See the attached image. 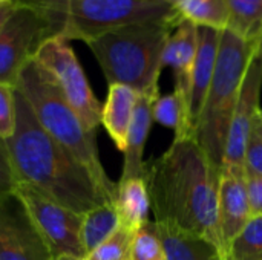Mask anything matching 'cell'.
<instances>
[{
  "instance_id": "6da1fadb",
  "label": "cell",
  "mask_w": 262,
  "mask_h": 260,
  "mask_svg": "<svg viewBox=\"0 0 262 260\" xmlns=\"http://www.w3.org/2000/svg\"><path fill=\"white\" fill-rule=\"evenodd\" d=\"M221 170L193 135H181L161 156L146 161L143 178L154 222L207 239L224 259L218 227Z\"/></svg>"
},
{
  "instance_id": "7a4b0ae2",
  "label": "cell",
  "mask_w": 262,
  "mask_h": 260,
  "mask_svg": "<svg viewBox=\"0 0 262 260\" xmlns=\"http://www.w3.org/2000/svg\"><path fill=\"white\" fill-rule=\"evenodd\" d=\"M6 146L18 184L78 215L114 202L80 159L41 129L18 90L17 127Z\"/></svg>"
},
{
  "instance_id": "3957f363",
  "label": "cell",
  "mask_w": 262,
  "mask_h": 260,
  "mask_svg": "<svg viewBox=\"0 0 262 260\" xmlns=\"http://www.w3.org/2000/svg\"><path fill=\"white\" fill-rule=\"evenodd\" d=\"M178 23L143 21L127 25L86 41L107 84H123L140 95L158 97L166 43Z\"/></svg>"
},
{
  "instance_id": "277c9868",
  "label": "cell",
  "mask_w": 262,
  "mask_h": 260,
  "mask_svg": "<svg viewBox=\"0 0 262 260\" xmlns=\"http://www.w3.org/2000/svg\"><path fill=\"white\" fill-rule=\"evenodd\" d=\"M15 89L29 104L41 129L77 156L91 172L100 188L115 201L117 182L107 176L100 161L97 132L86 129L80 116L64 100L54 80L34 58L21 69Z\"/></svg>"
},
{
  "instance_id": "5b68a950",
  "label": "cell",
  "mask_w": 262,
  "mask_h": 260,
  "mask_svg": "<svg viewBox=\"0 0 262 260\" xmlns=\"http://www.w3.org/2000/svg\"><path fill=\"white\" fill-rule=\"evenodd\" d=\"M258 41L246 40L229 29L221 32L215 72L193 129V136L210 159L223 167L232 116L238 103L249 61Z\"/></svg>"
},
{
  "instance_id": "8992f818",
  "label": "cell",
  "mask_w": 262,
  "mask_h": 260,
  "mask_svg": "<svg viewBox=\"0 0 262 260\" xmlns=\"http://www.w3.org/2000/svg\"><path fill=\"white\" fill-rule=\"evenodd\" d=\"M40 11L46 18L49 37L84 43L134 23L183 21L170 0H45Z\"/></svg>"
},
{
  "instance_id": "52a82bcc",
  "label": "cell",
  "mask_w": 262,
  "mask_h": 260,
  "mask_svg": "<svg viewBox=\"0 0 262 260\" xmlns=\"http://www.w3.org/2000/svg\"><path fill=\"white\" fill-rule=\"evenodd\" d=\"M34 60L49 74L86 129L97 132L101 126L103 104L94 95L86 74L69 41L58 35L48 37L35 51Z\"/></svg>"
},
{
  "instance_id": "ba28073f",
  "label": "cell",
  "mask_w": 262,
  "mask_h": 260,
  "mask_svg": "<svg viewBox=\"0 0 262 260\" xmlns=\"http://www.w3.org/2000/svg\"><path fill=\"white\" fill-rule=\"evenodd\" d=\"M14 193L21 201L31 221L34 222L54 257H86L80 239L83 215H78L48 199L25 184H18Z\"/></svg>"
},
{
  "instance_id": "9c48e42d",
  "label": "cell",
  "mask_w": 262,
  "mask_h": 260,
  "mask_svg": "<svg viewBox=\"0 0 262 260\" xmlns=\"http://www.w3.org/2000/svg\"><path fill=\"white\" fill-rule=\"evenodd\" d=\"M48 37V23L38 8L15 6L0 29V83L15 86L21 69Z\"/></svg>"
},
{
  "instance_id": "30bf717a",
  "label": "cell",
  "mask_w": 262,
  "mask_h": 260,
  "mask_svg": "<svg viewBox=\"0 0 262 260\" xmlns=\"http://www.w3.org/2000/svg\"><path fill=\"white\" fill-rule=\"evenodd\" d=\"M54 256L15 193L0 199V260H52Z\"/></svg>"
},
{
  "instance_id": "8fae6325",
  "label": "cell",
  "mask_w": 262,
  "mask_h": 260,
  "mask_svg": "<svg viewBox=\"0 0 262 260\" xmlns=\"http://www.w3.org/2000/svg\"><path fill=\"white\" fill-rule=\"evenodd\" d=\"M262 38L259 40L244 75L238 103L232 116L223 167H244V150L250 129L261 112Z\"/></svg>"
},
{
  "instance_id": "7c38bea8",
  "label": "cell",
  "mask_w": 262,
  "mask_h": 260,
  "mask_svg": "<svg viewBox=\"0 0 262 260\" xmlns=\"http://www.w3.org/2000/svg\"><path fill=\"white\" fill-rule=\"evenodd\" d=\"M244 167H223L218 198V227L224 259L233 239L250 221Z\"/></svg>"
},
{
  "instance_id": "4fadbf2b",
  "label": "cell",
  "mask_w": 262,
  "mask_h": 260,
  "mask_svg": "<svg viewBox=\"0 0 262 260\" xmlns=\"http://www.w3.org/2000/svg\"><path fill=\"white\" fill-rule=\"evenodd\" d=\"M196 49H198V26L187 20H183L173 28L163 54V66L170 67L173 70L175 92L184 101L187 115H189L190 80H192V69L196 57Z\"/></svg>"
},
{
  "instance_id": "5bb4252c",
  "label": "cell",
  "mask_w": 262,
  "mask_h": 260,
  "mask_svg": "<svg viewBox=\"0 0 262 260\" xmlns=\"http://www.w3.org/2000/svg\"><path fill=\"white\" fill-rule=\"evenodd\" d=\"M221 32L223 31L220 29L198 26V49L192 69L190 92H189V120H190L192 135L198 116L203 110L209 92V86L212 83V77L215 72Z\"/></svg>"
},
{
  "instance_id": "9a60e30c",
  "label": "cell",
  "mask_w": 262,
  "mask_h": 260,
  "mask_svg": "<svg viewBox=\"0 0 262 260\" xmlns=\"http://www.w3.org/2000/svg\"><path fill=\"white\" fill-rule=\"evenodd\" d=\"M157 100L155 95H138L135 110H134V118L130 123V129L127 133V143L124 149V162H123V170L120 181L130 179V178H143L144 175V147L146 141L154 123L152 116V106L154 101Z\"/></svg>"
},
{
  "instance_id": "2e32d148",
  "label": "cell",
  "mask_w": 262,
  "mask_h": 260,
  "mask_svg": "<svg viewBox=\"0 0 262 260\" xmlns=\"http://www.w3.org/2000/svg\"><path fill=\"white\" fill-rule=\"evenodd\" d=\"M138 92L123 84H109L107 97L103 104L101 126L120 152H124L127 133L134 118Z\"/></svg>"
},
{
  "instance_id": "e0dca14e",
  "label": "cell",
  "mask_w": 262,
  "mask_h": 260,
  "mask_svg": "<svg viewBox=\"0 0 262 260\" xmlns=\"http://www.w3.org/2000/svg\"><path fill=\"white\" fill-rule=\"evenodd\" d=\"M114 205L120 218V225L132 231L149 222L150 198L144 178L118 181Z\"/></svg>"
},
{
  "instance_id": "ac0fdd59",
  "label": "cell",
  "mask_w": 262,
  "mask_h": 260,
  "mask_svg": "<svg viewBox=\"0 0 262 260\" xmlns=\"http://www.w3.org/2000/svg\"><path fill=\"white\" fill-rule=\"evenodd\" d=\"M154 224L163 242L167 260H224L221 251L207 239L157 222Z\"/></svg>"
},
{
  "instance_id": "d6986e66",
  "label": "cell",
  "mask_w": 262,
  "mask_h": 260,
  "mask_svg": "<svg viewBox=\"0 0 262 260\" xmlns=\"http://www.w3.org/2000/svg\"><path fill=\"white\" fill-rule=\"evenodd\" d=\"M120 227V218L114 202L101 204L83 215L80 239L84 254L88 256L106 239H109Z\"/></svg>"
},
{
  "instance_id": "ffe728a7",
  "label": "cell",
  "mask_w": 262,
  "mask_h": 260,
  "mask_svg": "<svg viewBox=\"0 0 262 260\" xmlns=\"http://www.w3.org/2000/svg\"><path fill=\"white\" fill-rule=\"evenodd\" d=\"M180 20H187L196 26L224 31L229 12L226 0H170Z\"/></svg>"
},
{
  "instance_id": "44dd1931",
  "label": "cell",
  "mask_w": 262,
  "mask_h": 260,
  "mask_svg": "<svg viewBox=\"0 0 262 260\" xmlns=\"http://www.w3.org/2000/svg\"><path fill=\"white\" fill-rule=\"evenodd\" d=\"M230 32L258 41L262 38V0H226Z\"/></svg>"
},
{
  "instance_id": "7402d4cb",
  "label": "cell",
  "mask_w": 262,
  "mask_h": 260,
  "mask_svg": "<svg viewBox=\"0 0 262 260\" xmlns=\"http://www.w3.org/2000/svg\"><path fill=\"white\" fill-rule=\"evenodd\" d=\"M152 116L155 123L172 129L175 136L192 135L186 104L175 90L172 93L157 97L152 106Z\"/></svg>"
},
{
  "instance_id": "603a6c76",
  "label": "cell",
  "mask_w": 262,
  "mask_h": 260,
  "mask_svg": "<svg viewBox=\"0 0 262 260\" xmlns=\"http://www.w3.org/2000/svg\"><path fill=\"white\" fill-rule=\"evenodd\" d=\"M224 260H262V216L250 218L230 244Z\"/></svg>"
},
{
  "instance_id": "cb8c5ba5",
  "label": "cell",
  "mask_w": 262,
  "mask_h": 260,
  "mask_svg": "<svg viewBox=\"0 0 262 260\" xmlns=\"http://www.w3.org/2000/svg\"><path fill=\"white\" fill-rule=\"evenodd\" d=\"M130 260H167L154 221L146 222L135 231L130 248Z\"/></svg>"
},
{
  "instance_id": "d4e9b609",
  "label": "cell",
  "mask_w": 262,
  "mask_h": 260,
  "mask_svg": "<svg viewBox=\"0 0 262 260\" xmlns=\"http://www.w3.org/2000/svg\"><path fill=\"white\" fill-rule=\"evenodd\" d=\"M135 231L120 225L118 230L91 251L84 260H130V248Z\"/></svg>"
},
{
  "instance_id": "484cf974",
  "label": "cell",
  "mask_w": 262,
  "mask_h": 260,
  "mask_svg": "<svg viewBox=\"0 0 262 260\" xmlns=\"http://www.w3.org/2000/svg\"><path fill=\"white\" fill-rule=\"evenodd\" d=\"M17 127V89L0 83V138L9 141Z\"/></svg>"
},
{
  "instance_id": "4316f807",
  "label": "cell",
  "mask_w": 262,
  "mask_h": 260,
  "mask_svg": "<svg viewBox=\"0 0 262 260\" xmlns=\"http://www.w3.org/2000/svg\"><path fill=\"white\" fill-rule=\"evenodd\" d=\"M244 172L247 175L262 176V120H255L244 150Z\"/></svg>"
},
{
  "instance_id": "83f0119b",
  "label": "cell",
  "mask_w": 262,
  "mask_h": 260,
  "mask_svg": "<svg viewBox=\"0 0 262 260\" xmlns=\"http://www.w3.org/2000/svg\"><path fill=\"white\" fill-rule=\"evenodd\" d=\"M18 185V179L15 176L9 150L6 141L0 138V199L14 193Z\"/></svg>"
},
{
  "instance_id": "f1b7e54d",
  "label": "cell",
  "mask_w": 262,
  "mask_h": 260,
  "mask_svg": "<svg viewBox=\"0 0 262 260\" xmlns=\"http://www.w3.org/2000/svg\"><path fill=\"white\" fill-rule=\"evenodd\" d=\"M246 192L249 199L250 216H262V176L246 173Z\"/></svg>"
},
{
  "instance_id": "f546056e",
  "label": "cell",
  "mask_w": 262,
  "mask_h": 260,
  "mask_svg": "<svg viewBox=\"0 0 262 260\" xmlns=\"http://www.w3.org/2000/svg\"><path fill=\"white\" fill-rule=\"evenodd\" d=\"M15 6H32V8H41L45 0H9Z\"/></svg>"
},
{
  "instance_id": "4dcf8cb0",
  "label": "cell",
  "mask_w": 262,
  "mask_h": 260,
  "mask_svg": "<svg viewBox=\"0 0 262 260\" xmlns=\"http://www.w3.org/2000/svg\"><path fill=\"white\" fill-rule=\"evenodd\" d=\"M14 8H15V5H8V6H2V8H0V29H2V26L5 25L6 18L9 17V14L12 12Z\"/></svg>"
},
{
  "instance_id": "1f68e13d",
  "label": "cell",
  "mask_w": 262,
  "mask_h": 260,
  "mask_svg": "<svg viewBox=\"0 0 262 260\" xmlns=\"http://www.w3.org/2000/svg\"><path fill=\"white\" fill-rule=\"evenodd\" d=\"M52 260H84V259H80V257H72V256H58V257H54Z\"/></svg>"
},
{
  "instance_id": "d6a6232c",
  "label": "cell",
  "mask_w": 262,
  "mask_h": 260,
  "mask_svg": "<svg viewBox=\"0 0 262 260\" xmlns=\"http://www.w3.org/2000/svg\"><path fill=\"white\" fill-rule=\"evenodd\" d=\"M8 5H14V3H11L9 0H0V8L2 6H8Z\"/></svg>"
},
{
  "instance_id": "836d02e7",
  "label": "cell",
  "mask_w": 262,
  "mask_h": 260,
  "mask_svg": "<svg viewBox=\"0 0 262 260\" xmlns=\"http://www.w3.org/2000/svg\"><path fill=\"white\" fill-rule=\"evenodd\" d=\"M259 115H261V120H262V109H261V112H259Z\"/></svg>"
}]
</instances>
